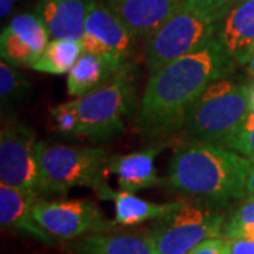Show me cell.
I'll return each mask as SVG.
<instances>
[{
    "instance_id": "277c9868",
    "label": "cell",
    "mask_w": 254,
    "mask_h": 254,
    "mask_svg": "<svg viewBox=\"0 0 254 254\" xmlns=\"http://www.w3.org/2000/svg\"><path fill=\"white\" fill-rule=\"evenodd\" d=\"M75 105L79 115V137L103 141L122 133L137 105L133 66L126 64L98 89L75 98Z\"/></svg>"
},
{
    "instance_id": "8fae6325",
    "label": "cell",
    "mask_w": 254,
    "mask_h": 254,
    "mask_svg": "<svg viewBox=\"0 0 254 254\" xmlns=\"http://www.w3.org/2000/svg\"><path fill=\"white\" fill-rule=\"evenodd\" d=\"M50 33L37 13H21L11 17L1 30L0 55L10 65L33 66L50 43Z\"/></svg>"
},
{
    "instance_id": "603a6c76",
    "label": "cell",
    "mask_w": 254,
    "mask_h": 254,
    "mask_svg": "<svg viewBox=\"0 0 254 254\" xmlns=\"http://www.w3.org/2000/svg\"><path fill=\"white\" fill-rule=\"evenodd\" d=\"M223 145L254 163V110H249L246 118Z\"/></svg>"
},
{
    "instance_id": "9a60e30c",
    "label": "cell",
    "mask_w": 254,
    "mask_h": 254,
    "mask_svg": "<svg viewBox=\"0 0 254 254\" xmlns=\"http://www.w3.org/2000/svg\"><path fill=\"white\" fill-rule=\"evenodd\" d=\"M100 199L110 200L113 203L115 218L113 223L119 226H137L148 220L164 218L173 210L180 208L185 202L184 199L170 202H151L134 195V192L113 190L106 182H103L95 190Z\"/></svg>"
},
{
    "instance_id": "f1b7e54d",
    "label": "cell",
    "mask_w": 254,
    "mask_h": 254,
    "mask_svg": "<svg viewBox=\"0 0 254 254\" xmlns=\"http://www.w3.org/2000/svg\"><path fill=\"white\" fill-rule=\"evenodd\" d=\"M246 198H254V163L250 168V173L247 177V185H246Z\"/></svg>"
},
{
    "instance_id": "5bb4252c",
    "label": "cell",
    "mask_w": 254,
    "mask_h": 254,
    "mask_svg": "<svg viewBox=\"0 0 254 254\" xmlns=\"http://www.w3.org/2000/svg\"><path fill=\"white\" fill-rule=\"evenodd\" d=\"M37 198H40L38 193L0 184V225L3 230H14L44 245L53 246L54 239L33 218L31 209Z\"/></svg>"
},
{
    "instance_id": "ac0fdd59",
    "label": "cell",
    "mask_w": 254,
    "mask_h": 254,
    "mask_svg": "<svg viewBox=\"0 0 254 254\" xmlns=\"http://www.w3.org/2000/svg\"><path fill=\"white\" fill-rule=\"evenodd\" d=\"M76 254H155L148 230H103L81 237Z\"/></svg>"
},
{
    "instance_id": "7a4b0ae2",
    "label": "cell",
    "mask_w": 254,
    "mask_h": 254,
    "mask_svg": "<svg viewBox=\"0 0 254 254\" xmlns=\"http://www.w3.org/2000/svg\"><path fill=\"white\" fill-rule=\"evenodd\" d=\"M252 165L249 158L225 145L190 140L174 151L165 185L190 202L225 208L246 198Z\"/></svg>"
},
{
    "instance_id": "7402d4cb",
    "label": "cell",
    "mask_w": 254,
    "mask_h": 254,
    "mask_svg": "<svg viewBox=\"0 0 254 254\" xmlns=\"http://www.w3.org/2000/svg\"><path fill=\"white\" fill-rule=\"evenodd\" d=\"M222 237L254 240V198H246L235 210L226 215Z\"/></svg>"
},
{
    "instance_id": "f546056e",
    "label": "cell",
    "mask_w": 254,
    "mask_h": 254,
    "mask_svg": "<svg viewBox=\"0 0 254 254\" xmlns=\"http://www.w3.org/2000/svg\"><path fill=\"white\" fill-rule=\"evenodd\" d=\"M243 66L246 68L247 73H249L252 78H254V44L253 48H252V53H250V55H249V58H247V61H246V64Z\"/></svg>"
},
{
    "instance_id": "d4e9b609",
    "label": "cell",
    "mask_w": 254,
    "mask_h": 254,
    "mask_svg": "<svg viewBox=\"0 0 254 254\" xmlns=\"http://www.w3.org/2000/svg\"><path fill=\"white\" fill-rule=\"evenodd\" d=\"M237 1L239 0H184V3L190 6V9L203 13L209 17L216 18L218 21H220V18L223 17Z\"/></svg>"
},
{
    "instance_id": "e0dca14e",
    "label": "cell",
    "mask_w": 254,
    "mask_h": 254,
    "mask_svg": "<svg viewBox=\"0 0 254 254\" xmlns=\"http://www.w3.org/2000/svg\"><path fill=\"white\" fill-rule=\"evenodd\" d=\"M91 0H37L36 13L51 38L81 41Z\"/></svg>"
},
{
    "instance_id": "cb8c5ba5",
    "label": "cell",
    "mask_w": 254,
    "mask_h": 254,
    "mask_svg": "<svg viewBox=\"0 0 254 254\" xmlns=\"http://www.w3.org/2000/svg\"><path fill=\"white\" fill-rule=\"evenodd\" d=\"M54 128L63 136L79 137V115L75 105V99L64 102L50 110Z\"/></svg>"
},
{
    "instance_id": "3957f363",
    "label": "cell",
    "mask_w": 254,
    "mask_h": 254,
    "mask_svg": "<svg viewBox=\"0 0 254 254\" xmlns=\"http://www.w3.org/2000/svg\"><path fill=\"white\" fill-rule=\"evenodd\" d=\"M232 73L210 82L192 106L182 130L192 140L223 145L249 113V86Z\"/></svg>"
},
{
    "instance_id": "52a82bcc",
    "label": "cell",
    "mask_w": 254,
    "mask_h": 254,
    "mask_svg": "<svg viewBox=\"0 0 254 254\" xmlns=\"http://www.w3.org/2000/svg\"><path fill=\"white\" fill-rule=\"evenodd\" d=\"M226 213L219 208L185 200L148 229L155 254H190L210 237L222 236Z\"/></svg>"
},
{
    "instance_id": "9c48e42d",
    "label": "cell",
    "mask_w": 254,
    "mask_h": 254,
    "mask_svg": "<svg viewBox=\"0 0 254 254\" xmlns=\"http://www.w3.org/2000/svg\"><path fill=\"white\" fill-rule=\"evenodd\" d=\"M36 133L26 125L7 122L0 131V184L43 195L37 163Z\"/></svg>"
},
{
    "instance_id": "5b68a950",
    "label": "cell",
    "mask_w": 254,
    "mask_h": 254,
    "mask_svg": "<svg viewBox=\"0 0 254 254\" xmlns=\"http://www.w3.org/2000/svg\"><path fill=\"white\" fill-rule=\"evenodd\" d=\"M37 163L43 193H68L73 188L96 190L105 182L106 151L98 147H73L37 141Z\"/></svg>"
},
{
    "instance_id": "ffe728a7",
    "label": "cell",
    "mask_w": 254,
    "mask_h": 254,
    "mask_svg": "<svg viewBox=\"0 0 254 254\" xmlns=\"http://www.w3.org/2000/svg\"><path fill=\"white\" fill-rule=\"evenodd\" d=\"M82 51V43L78 40L51 38L46 50L31 68L37 72L64 75L71 71Z\"/></svg>"
},
{
    "instance_id": "4316f807",
    "label": "cell",
    "mask_w": 254,
    "mask_h": 254,
    "mask_svg": "<svg viewBox=\"0 0 254 254\" xmlns=\"http://www.w3.org/2000/svg\"><path fill=\"white\" fill-rule=\"evenodd\" d=\"M229 254H254L253 239H227Z\"/></svg>"
},
{
    "instance_id": "484cf974",
    "label": "cell",
    "mask_w": 254,
    "mask_h": 254,
    "mask_svg": "<svg viewBox=\"0 0 254 254\" xmlns=\"http://www.w3.org/2000/svg\"><path fill=\"white\" fill-rule=\"evenodd\" d=\"M190 254H229L226 237H210L196 246Z\"/></svg>"
},
{
    "instance_id": "d6986e66",
    "label": "cell",
    "mask_w": 254,
    "mask_h": 254,
    "mask_svg": "<svg viewBox=\"0 0 254 254\" xmlns=\"http://www.w3.org/2000/svg\"><path fill=\"white\" fill-rule=\"evenodd\" d=\"M118 69L98 55L82 51L79 58L68 72L66 92L72 98H82L102 86Z\"/></svg>"
},
{
    "instance_id": "2e32d148",
    "label": "cell",
    "mask_w": 254,
    "mask_h": 254,
    "mask_svg": "<svg viewBox=\"0 0 254 254\" xmlns=\"http://www.w3.org/2000/svg\"><path fill=\"white\" fill-rule=\"evenodd\" d=\"M218 38L236 65L243 66L254 44V0H239L220 18Z\"/></svg>"
},
{
    "instance_id": "4fadbf2b",
    "label": "cell",
    "mask_w": 254,
    "mask_h": 254,
    "mask_svg": "<svg viewBox=\"0 0 254 254\" xmlns=\"http://www.w3.org/2000/svg\"><path fill=\"white\" fill-rule=\"evenodd\" d=\"M136 38L147 41L163 26L184 0H105Z\"/></svg>"
},
{
    "instance_id": "30bf717a",
    "label": "cell",
    "mask_w": 254,
    "mask_h": 254,
    "mask_svg": "<svg viewBox=\"0 0 254 254\" xmlns=\"http://www.w3.org/2000/svg\"><path fill=\"white\" fill-rule=\"evenodd\" d=\"M136 40L105 0H91L81 40L83 51L98 55L113 68L120 69L128 64Z\"/></svg>"
},
{
    "instance_id": "7c38bea8",
    "label": "cell",
    "mask_w": 254,
    "mask_h": 254,
    "mask_svg": "<svg viewBox=\"0 0 254 254\" xmlns=\"http://www.w3.org/2000/svg\"><path fill=\"white\" fill-rule=\"evenodd\" d=\"M165 148V143H154L144 150L130 154L110 155L105 165V175L116 178L119 190L138 192L165 185L155 168V158Z\"/></svg>"
},
{
    "instance_id": "4dcf8cb0",
    "label": "cell",
    "mask_w": 254,
    "mask_h": 254,
    "mask_svg": "<svg viewBox=\"0 0 254 254\" xmlns=\"http://www.w3.org/2000/svg\"><path fill=\"white\" fill-rule=\"evenodd\" d=\"M249 106L250 110H254V83L249 86Z\"/></svg>"
},
{
    "instance_id": "83f0119b",
    "label": "cell",
    "mask_w": 254,
    "mask_h": 254,
    "mask_svg": "<svg viewBox=\"0 0 254 254\" xmlns=\"http://www.w3.org/2000/svg\"><path fill=\"white\" fill-rule=\"evenodd\" d=\"M16 0H0V17L7 18L11 16L13 10H14Z\"/></svg>"
},
{
    "instance_id": "8992f818",
    "label": "cell",
    "mask_w": 254,
    "mask_h": 254,
    "mask_svg": "<svg viewBox=\"0 0 254 254\" xmlns=\"http://www.w3.org/2000/svg\"><path fill=\"white\" fill-rule=\"evenodd\" d=\"M219 21L185 3L145 41L144 61L153 73L167 64L198 51L218 38Z\"/></svg>"
},
{
    "instance_id": "6da1fadb",
    "label": "cell",
    "mask_w": 254,
    "mask_h": 254,
    "mask_svg": "<svg viewBox=\"0 0 254 254\" xmlns=\"http://www.w3.org/2000/svg\"><path fill=\"white\" fill-rule=\"evenodd\" d=\"M235 65L215 38L198 51L150 73L137 108V131L160 138L182 130L200 93L219 76L233 72Z\"/></svg>"
},
{
    "instance_id": "44dd1931",
    "label": "cell",
    "mask_w": 254,
    "mask_h": 254,
    "mask_svg": "<svg viewBox=\"0 0 254 254\" xmlns=\"http://www.w3.org/2000/svg\"><path fill=\"white\" fill-rule=\"evenodd\" d=\"M30 81L16 66L1 60L0 63V102L1 109H7L24 100L30 93Z\"/></svg>"
},
{
    "instance_id": "ba28073f",
    "label": "cell",
    "mask_w": 254,
    "mask_h": 254,
    "mask_svg": "<svg viewBox=\"0 0 254 254\" xmlns=\"http://www.w3.org/2000/svg\"><path fill=\"white\" fill-rule=\"evenodd\" d=\"M33 218L57 240H75L116 226L106 220L99 206L89 199L47 200L37 198Z\"/></svg>"
}]
</instances>
